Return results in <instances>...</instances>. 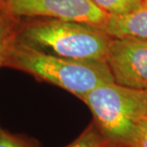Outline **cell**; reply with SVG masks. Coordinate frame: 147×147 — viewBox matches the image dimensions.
<instances>
[{"label": "cell", "instance_id": "obj_1", "mask_svg": "<svg viewBox=\"0 0 147 147\" xmlns=\"http://www.w3.org/2000/svg\"><path fill=\"white\" fill-rule=\"evenodd\" d=\"M3 66L17 69L57 85L78 98L99 85L115 82L106 62L49 54L25 42L19 36L11 45Z\"/></svg>", "mask_w": 147, "mask_h": 147}, {"label": "cell", "instance_id": "obj_2", "mask_svg": "<svg viewBox=\"0 0 147 147\" xmlns=\"http://www.w3.org/2000/svg\"><path fill=\"white\" fill-rule=\"evenodd\" d=\"M19 38L63 57L106 62L114 37L104 30L76 21L47 18L21 26Z\"/></svg>", "mask_w": 147, "mask_h": 147}, {"label": "cell", "instance_id": "obj_3", "mask_svg": "<svg viewBox=\"0 0 147 147\" xmlns=\"http://www.w3.org/2000/svg\"><path fill=\"white\" fill-rule=\"evenodd\" d=\"M79 99L88 105L95 126L110 143L129 145L138 121L147 116L146 91L115 82L99 85Z\"/></svg>", "mask_w": 147, "mask_h": 147}, {"label": "cell", "instance_id": "obj_4", "mask_svg": "<svg viewBox=\"0 0 147 147\" xmlns=\"http://www.w3.org/2000/svg\"><path fill=\"white\" fill-rule=\"evenodd\" d=\"M0 3L17 18L39 16L76 21L104 30L110 17L92 0H0Z\"/></svg>", "mask_w": 147, "mask_h": 147}, {"label": "cell", "instance_id": "obj_5", "mask_svg": "<svg viewBox=\"0 0 147 147\" xmlns=\"http://www.w3.org/2000/svg\"><path fill=\"white\" fill-rule=\"evenodd\" d=\"M106 63L115 83L135 89H147V39L114 37Z\"/></svg>", "mask_w": 147, "mask_h": 147}, {"label": "cell", "instance_id": "obj_6", "mask_svg": "<svg viewBox=\"0 0 147 147\" xmlns=\"http://www.w3.org/2000/svg\"><path fill=\"white\" fill-rule=\"evenodd\" d=\"M105 31L115 38L147 39V0H143L136 9L128 13L110 16Z\"/></svg>", "mask_w": 147, "mask_h": 147}, {"label": "cell", "instance_id": "obj_7", "mask_svg": "<svg viewBox=\"0 0 147 147\" xmlns=\"http://www.w3.org/2000/svg\"><path fill=\"white\" fill-rule=\"evenodd\" d=\"M20 28L18 18L10 14L0 3V66H3L7 53L19 35Z\"/></svg>", "mask_w": 147, "mask_h": 147}, {"label": "cell", "instance_id": "obj_8", "mask_svg": "<svg viewBox=\"0 0 147 147\" xmlns=\"http://www.w3.org/2000/svg\"><path fill=\"white\" fill-rule=\"evenodd\" d=\"M110 16L123 15L136 9L143 0H92Z\"/></svg>", "mask_w": 147, "mask_h": 147}, {"label": "cell", "instance_id": "obj_9", "mask_svg": "<svg viewBox=\"0 0 147 147\" xmlns=\"http://www.w3.org/2000/svg\"><path fill=\"white\" fill-rule=\"evenodd\" d=\"M108 143L94 123H92L74 141L65 147H107Z\"/></svg>", "mask_w": 147, "mask_h": 147}, {"label": "cell", "instance_id": "obj_10", "mask_svg": "<svg viewBox=\"0 0 147 147\" xmlns=\"http://www.w3.org/2000/svg\"><path fill=\"white\" fill-rule=\"evenodd\" d=\"M0 147H38L21 136L11 134L0 127Z\"/></svg>", "mask_w": 147, "mask_h": 147}, {"label": "cell", "instance_id": "obj_11", "mask_svg": "<svg viewBox=\"0 0 147 147\" xmlns=\"http://www.w3.org/2000/svg\"><path fill=\"white\" fill-rule=\"evenodd\" d=\"M129 146L133 147H147V116L138 121Z\"/></svg>", "mask_w": 147, "mask_h": 147}, {"label": "cell", "instance_id": "obj_12", "mask_svg": "<svg viewBox=\"0 0 147 147\" xmlns=\"http://www.w3.org/2000/svg\"><path fill=\"white\" fill-rule=\"evenodd\" d=\"M107 147H133L129 145H125V144H116V143H108Z\"/></svg>", "mask_w": 147, "mask_h": 147}, {"label": "cell", "instance_id": "obj_13", "mask_svg": "<svg viewBox=\"0 0 147 147\" xmlns=\"http://www.w3.org/2000/svg\"><path fill=\"white\" fill-rule=\"evenodd\" d=\"M146 93H147V89H146Z\"/></svg>", "mask_w": 147, "mask_h": 147}]
</instances>
